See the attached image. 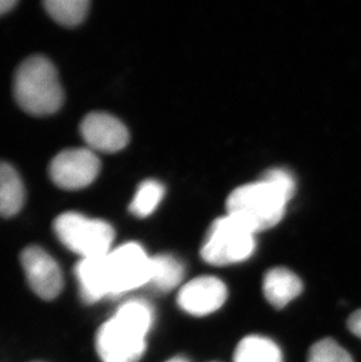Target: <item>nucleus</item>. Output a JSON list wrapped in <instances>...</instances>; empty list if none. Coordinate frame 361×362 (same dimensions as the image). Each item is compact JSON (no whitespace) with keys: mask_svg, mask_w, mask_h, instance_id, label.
<instances>
[{"mask_svg":"<svg viewBox=\"0 0 361 362\" xmlns=\"http://www.w3.org/2000/svg\"><path fill=\"white\" fill-rule=\"evenodd\" d=\"M228 298L225 284L216 277H197L180 287L178 304L180 310L194 317H205L218 311Z\"/></svg>","mask_w":361,"mask_h":362,"instance_id":"obj_9","label":"nucleus"},{"mask_svg":"<svg viewBox=\"0 0 361 362\" xmlns=\"http://www.w3.org/2000/svg\"><path fill=\"white\" fill-rule=\"evenodd\" d=\"M100 160L89 148H73L59 153L50 165V176L59 188L79 190L98 177Z\"/></svg>","mask_w":361,"mask_h":362,"instance_id":"obj_7","label":"nucleus"},{"mask_svg":"<svg viewBox=\"0 0 361 362\" xmlns=\"http://www.w3.org/2000/svg\"><path fill=\"white\" fill-rule=\"evenodd\" d=\"M153 308L144 300L127 301L96 335V349L103 362H137L146 351L153 326Z\"/></svg>","mask_w":361,"mask_h":362,"instance_id":"obj_2","label":"nucleus"},{"mask_svg":"<svg viewBox=\"0 0 361 362\" xmlns=\"http://www.w3.org/2000/svg\"><path fill=\"white\" fill-rule=\"evenodd\" d=\"M17 5V0H0V16L12 10Z\"/></svg>","mask_w":361,"mask_h":362,"instance_id":"obj_20","label":"nucleus"},{"mask_svg":"<svg viewBox=\"0 0 361 362\" xmlns=\"http://www.w3.org/2000/svg\"><path fill=\"white\" fill-rule=\"evenodd\" d=\"M255 247V233L227 215L212 224L201 253L207 263L224 267L248 259Z\"/></svg>","mask_w":361,"mask_h":362,"instance_id":"obj_5","label":"nucleus"},{"mask_svg":"<svg viewBox=\"0 0 361 362\" xmlns=\"http://www.w3.org/2000/svg\"><path fill=\"white\" fill-rule=\"evenodd\" d=\"M348 328L353 334L361 339V310L355 312L348 319Z\"/></svg>","mask_w":361,"mask_h":362,"instance_id":"obj_19","label":"nucleus"},{"mask_svg":"<svg viewBox=\"0 0 361 362\" xmlns=\"http://www.w3.org/2000/svg\"><path fill=\"white\" fill-rule=\"evenodd\" d=\"M106 256L81 259L76 267V277L84 300L87 303L99 301L110 296L107 276Z\"/></svg>","mask_w":361,"mask_h":362,"instance_id":"obj_11","label":"nucleus"},{"mask_svg":"<svg viewBox=\"0 0 361 362\" xmlns=\"http://www.w3.org/2000/svg\"><path fill=\"white\" fill-rule=\"evenodd\" d=\"M303 291V283L292 271L275 267L268 271L263 281V292L273 308H283Z\"/></svg>","mask_w":361,"mask_h":362,"instance_id":"obj_12","label":"nucleus"},{"mask_svg":"<svg viewBox=\"0 0 361 362\" xmlns=\"http://www.w3.org/2000/svg\"><path fill=\"white\" fill-rule=\"evenodd\" d=\"M184 267L178 258L171 255H159L151 258L148 285L160 292H168L182 281Z\"/></svg>","mask_w":361,"mask_h":362,"instance_id":"obj_15","label":"nucleus"},{"mask_svg":"<svg viewBox=\"0 0 361 362\" xmlns=\"http://www.w3.org/2000/svg\"><path fill=\"white\" fill-rule=\"evenodd\" d=\"M166 362H189L187 359H184V358H180V356H178V358H173V359L168 360Z\"/></svg>","mask_w":361,"mask_h":362,"instance_id":"obj_21","label":"nucleus"},{"mask_svg":"<svg viewBox=\"0 0 361 362\" xmlns=\"http://www.w3.org/2000/svg\"><path fill=\"white\" fill-rule=\"evenodd\" d=\"M164 196V185L160 182L148 180L137 189V194L130 203V211L139 217H147L157 208Z\"/></svg>","mask_w":361,"mask_h":362,"instance_id":"obj_17","label":"nucleus"},{"mask_svg":"<svg viewBox=\"0 0 361 362\" xmlns=\"http://www.w3.org/2000/svg\"><path fill=\"white\" fill-rule=\"evenodd\" d=\"M53 228L59 240L82 259L105 256L112 251L114 230L101 219L65 212L57 217Z\"/></svg>","mask_w":361,"mask_h":362,"instance_id":"obj_4","label":"nucleus"},{"mask_svg":"<svg viewBox=\"0 0 361 362\" xmlns=\"http://www.w3.org/2000/svg\"><path fill=\"white\" fill-rule=\"evenodd\" d=\"M150 262L151 258L137 243H128L107 253L110 296H119L148 285Z\"/></svg>","mask_w":361,"mask_h":362,"instance_id":"obj_6","label":"nucleus"},{"mask_svg":"<svg viewBox=\"0 0 361 362\" xmlns=\"http://www.w3.org/2000/svg\"><path fill=\"white\" fill-rule=\"evenodd\" d=\"M21 265L28 284L38 297L52 300L62 290L64 279L58 263L39 246H28L21 252Z\"/></svg>","mask_w":361,"mask_h":362,"instance_id":"obj_8","label":"nucleus"},{"mask_svg":"<svg viewBox=\"0 0 361 362\" xmlns=\"http://www.w3.org/2000/svg\"><path fill=\"white\" fill-rule=\"evenodd\" d=\"M82 137L89 149L103 153H116L126 147L130 134L126 126L110 114L94 112L82 120Z\"/></svg>","mask_w":361,"mask_h":362,"instance_id":"obj_10","label":"nucleus"},{"mask_svg":"<svg viewBox=\"0 0 361 362\" xmlns=\"http://www.w3.org/2000/svg\"><path fill=\"white\" fill-rule=\"evenodd\" d=\"M294 190L296 183L289 171L273 169L260 181L242 185L231 192L227 203L228 215L253 233L264 231L283 218Z\"/></svg>","mask_w":361,"mask_h":362,"instance_id":"obj_1","label":"nucleus"},{"mask_svg":"<svg viewBox=\"0 0 361 362\" xmlns=\"http://www.w3.org/2000/svg\"><path fill=\"white\" fill-rule=\"evenodd\" d=\"M44 6L58 24L72 28L84 21L89 3L87 0H47Z\"/></svg>","mask_w":361,"mask_h":362,"instance_id":"obj_16","label":"nucleus"},{"mask_svg":"<svg viewBox=\"0 0 361 362\" xmlns=\"http://www.w3.org/2000/svg\"><path fill=\"white\" fill-rule=\"evenodd\" d=\"M307 362H353V359L333 339H324L311 347Z\"/></svg>","mask_w":361,"mask_h":362,"instance_id":"obj_18","label":"nucleus"},{"mask_svg":"<svg viewBox=\"0 0 361 362\" xmlns=\"http://www.w3.org/2000/svg\"><path fill=\"white\" fill-rule=\"evenodd\" d=\"M234 362H283V354L271 339L249 335L236 347Z\"/></svg>","mask_w":361,"mask_h":362,"instance_id":"obj_14","label":"nucleus"},{"mask_svg":"<svg viewBox=\"0 0 361 362\" xmlns=\"http://www.w3.org/2000/svg\"><path fill=\"white\" fill-rule=\"evenodd\" d=\"M24 202L25 189L21 176L11 164L0 162V216L17 215Z\"/></svg>","mask_w":361,"mask_h":362,"instance_id":"obj_13","label":"nucleus"},{"mask_svg":"<svg viewBox=\"0 0 361 362\" xmlns=\"http://www.w3.org/2000/svg\"><path fill=\"white\" fill-rule=\"evenodd\" d=\"M14 98L31 115L45 117L58 112L64 90L55 65L42 55L26 59L14 76Z\"/></svg>","mask_w":361,"mask_h":362,"instance_id":"obj_3","label":"nucleus"}]
</instances>
